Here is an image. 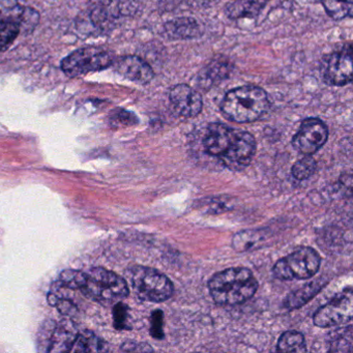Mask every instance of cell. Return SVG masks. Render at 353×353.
<instances>
[{"mask_svg": "<svg viewBox=\"0 0 353 353\" xmlns=\"http://www.w3.org/2000/svg\"><path fill=\"white\" fill-rule=\"evenodd\" d=\"M206 154L232 171L247 168L256 154V140L249 132L233 129L224 123L208 125L203 139Z\"/></svg>", "mask_w": 353, "mask_h": 353, "instance_id": "1", "label": "cell"}, {"mask_svg": "<svg viewBox=\"0 0 353 353\" xmlns=\"http://www.w3.org/2000/svg\"><path fill=\"white\" fill-rule=\"evenodd\" d=\"M258 285L251 270L231 268L216 272L208 281V290L218 305H235L245 303L257 292Z\"/></svg>", "mask_w": 353, "mask_h": 353, "instance_id": "2", "label": "cell"}, {"mask_svg": "<svg viewBox=\"0 0 353 353\" xmlns=\"http://www.w3.org/2000/svg\"><path fill=\"white\" fill-rule=\"evenodd\" d=\"M270 108L268 94L261 88L245 85L227 92L221 103V111L228 121L237 123H254Z\"/></svg>", "mask_w": 353, "mask_h": 353, "instance_id": "3", "label": "cell"}, {"mask_svg": "<svg viewBox=\"0 0 353 353\" xmlns=\"http://www.w3.org/2000/svg\"><path fill=\"white\" fill-rule=\"evenodd\" d=\"M80 291L102 305L119 303L130 293L125 279L103 268H94L88 272L85 285Z\"/></svg>", "mask_w": 353, "mask_h": 353, "instance_id": "4", "label": "cell"}, {"mask_svg": "<svg viewBox=\"0 0 353 353\" xmlns=\"http://www.w3.org/2000/svg\"><path fill=\"white\" fill-rule=\"evenodd\" d=\"M128 276L142 301L162 303L168 301L174 293V286L168 276L154 268L135 265L128 270Z\"/></svg>", "mask_w": 353, "mask_h": 353, "instance_id": "5", "label": "cell"}, {"mask_svg": "<svg viewBox=\"0 0 353 353\" xmlns=\"http://www.w3.org/2000/svg\"><path fill=\"white\" fill-rule=\"evenodd\" d=\"M321 264L319 254L309 247H301L281 258L272 268L274 278L282 281L305 280L317 274Z\"/></svg>", "mask_w": 353, "mask_h": 353, "instance_id": "6", "label": "cell"}, {"mask_svg": "<svg viewBox=\"0 0 353 353\" xmlns=\"http://www.w3.org/2000/svg\"><path fill=\"white\" fill-rule=\"evenodd\" d=\"M137 12L136 0H90V19L101 30H111L121 20L135 16Z\"/></svg>", "mask_w": 353, "mask_h": 353, "instance_id": "7", "label": "cell"}, {"mask_svg": "<svg viewBox=\"0 0 353 353\" xmlns=\"http://www.w3.org/2000/svg\"><path fill=\"white\" fill-rule=\"evenodd\" d=\"M112 55L96 47L78 49L65 57L61 63V70L70 77L85 75L101 71L113 65Z\"/></svg>", "mask_w": 353, "mask_h": 353, "instance_id": "8", "label": "cell"}, {"mask_svg": "<svg viewBox=\"0 0 353 353\" xmlns=\"http://www.w3.org/2000/svg\"><path fill=\"white\" fill-rule=\"evenodd\" d=\"M352 292L349 288L330 299L314 314V324L318 327L326 328L340 325L350 321L352 318Z\"/></svg>", "mask_w": 353, "mask_h": 353, "instance_id": "9", "label": "cell"}, {"mask_svg": "<svg viewBox=\"0 0 353 353\" xmlns=\"http://www.w3.org/2000/svg\"><path fill=\"white\" fill-rule=\"evenodd\" d=\"M328 139V129L319 119L310 117L301 121L297 133L293 136L292 146L299 154L312 156L317 152Z\"/></svg>", "mask_w": 353, "mask_h": 353, "instance_id": "10", "label": "cell"}, {"mask_svg": "<svg viewBox=\"0 0 353 353\" xmlns=\"http://www.w3.org/2000/svg\"><path fill=\"white\" fill-rule=\"evenodd\" d=\"M324 81L330 85L343 86L352 81V46L346 45L342 50L328 57L323 73Z\"/></svg>", "mask_w": 353, "mask_h": 353, "instance_id": "11", "label": "cell"}, {"mask_svg": "<svg viewBox=\"0 0 353 353\" xmlns=\"http://www.w3.org/2000/svg\"><path fill=\"white\" fill-rule=\"evenodd\" d=\"M169 100L174 112L185 119L197 117L203 108L201 94L188 84L173 86L169 92Z\"/></svg>", "mask_w": 353, "mask_h": 353, "instance_id": "12", "label": "cell"}, {"mask_svg": "<svg viewBox=\"0 0 353 353\" xmlns=\"http://www.w3.org/2000/svg\"><path fill=\"white\" fill-rule=\"evenodd\" d=\"M40 16L32 9H26L17 0H0V20L14 22L24 32H32L38 24Z\"/></svg>", "mask_w": 353, "mask_h": 353, "instance_id": "13", "label": "cell"}, {"mask_svg": "<svg viewBox=\"0 0 353 353\" xmlns=\"http://www.w3.org/2000/svg\"><path fill=\"white\" fill-rule=\"evenodd\" d=\"M117 73L131 81L139 84H148L154 77V70L140 57L127 55L115 61Z\"/></svg>", "mask_w": 353, "mask_h": 353, "instance_id": "14", "label": "cell"}, {"mask_svg": "<svg viewBox=\"0 0 353 353\" xmlns=\"http://www.w3.org/2000/svg\"><path fill=\"white\" fill-rule=\"evenodd\" d=\"M165 34L170 40H192L201 36L199 23L193 18H176L164 26Z\"/></svg>", "mask_w": 353, "mask_h": 353, "instance_id": "15", "label": "cell"}, {"mask_svg": "<svg viewBox=\"0 0 353 353\" xmlns=\"http://www.w3.org/2000/svg\"><path fill=\"white\" fill-rule=\"evenodd\" d=\"M268 0H234L226 7V15L230 19L255 18L261 13Z\"/></svg>", "mask_w": 353, "mask_h": 353, "instance_id": "16", "label": "cell"}, {"mask_svg": "<svg viewBox=\"0 0 353 353\" xmlns=\"http://www.w3.org/2000/svg\"><path fill=\"white\" fill-rule=\"evenodd\" d=\"M326 284V281L316 280L291 292L284 301V307L288 310L299 309L311 301Z\"/></svg>", "mask_w": 353, "mask_h": 353, "instance_id": "17", "label": "cell"}, {"mask_svg": "<svg viewBox=\"0 0 353 353\" xmlns=\"http://www.w3.org/2000/svg\"><path fill=\"white\" fill-rule=\"evenodd\" d=\"M232 65H230V61L228 59H212L210 65L204 68L203 71L200 74L199 78L201 80V83H204L202 88L208 85V88L214 85V84L219 83L226 79L230 75Z\"/></svg>", "mask_w": 353, "mask_h": 353, "instance_id": "18", "label": "cell"}, {"mask_svg": "<svg viewBox=\"0 0 353 353\" xmlns=\"http://www.w3.org/2000/svg\"><path fill=\"white\" fill-rule=\"evenodd\" d=\"M107 350L106 343L92 332H83L76 336L70 349L71 352H101Z\"/></svg>", "mask_w": 353, "mask_h": 353, "instance_id": "19", "label": "cell"}, {"mask_svg": "<svg viewBox=\"0 0 353 353\" xmlns=\"http://www.w3.org/2000/svg\"><path fill=\"white\" fill-rule=\"evenodd\" d=\"M276 350L280 352H305L307 347H305V336L295 330L285 332L279 339Z\"/></svg>", "mask_w": 353, "mask_h": 353, "instance_id": "20", "label": "cell"}, {"mask_svg": "<svg viewBox=\"0 0 353 353\" xmlns=\"http://www.w3.org/2000/svg\"><path fill=\"white\" fill-rule=\"evenodd\" d=\"M262 239H263L262 230H243L234 235L232 247L235 251L243 253L253 249Z\"/></svg>", "mask_w": 353, "mask_h": 353, "instance_id": "21", "label": "cell"}, {"mask_svg": "<svg viewBox=\"0 0 353 353\" xmlns=\"http://www.w3.org/2000/svg\"><path fill=\"white\" fill-rule=\"evenodd\" d=\"M322 5L326 14L336 21L352 16L353 0H322Z\"/></svg>", "mask_w": 353, "mask_h": 353, "instance_id": "22", "label": "cell"}, {"mask_svg": "<svg viewBox=\"0 0 353 353\" xmlns=\"http://www.w3.org/2000/svg\"><path fill=\"white\" fill-rule=\"evenodd\" d=\"M330 352H351L352 350V326L334 332L330 334Z\"/></svg>", "mask_w": 353, "mask_h": 353, "instance_id": "23", "label": "cell"}, {"mask_svg": "<svg viewBox=\"0 0 353 353\" xmlns=\"http://www.w3.org/2000/svg\"><path fill=\"white\" fill-rule=\"evenodd\" d=\"M88 280V274L81 270H63L59 276V284L61 287L70 289H79L85 285Z\"/></svg>", "mask_w": 353, "mask_h": 353, "instance_id": "24", "label": "cell"}, {"mask_svg": "<svg viewBox=\"0 0 353 353\" xmlns=\"http://www.w3.org/2000/svg\"><path fill=\"white\" fill-rule=\"evenodd\" d=\"M20 26L17 23L6 20H0V50L9 48L14 41L19 36Z\"/></svg>", "mask_w": 353, "mask_h": 353, "instance_id": "25", "label": "cell"}, {"mask_svg": "<svg viewBox=\"0 0 353 353\" xmlns=\"http://www.w3.org/2000/svg\"><path fill=\"white\" fill-rule=\"evenodd\" d=\"M316 168H317L316 161L311 156H305L293 165V177H295L297 181H305L314 174Z\"/></svg>", "mask_w": 353, "mask_h": 353, "instance_id": "26", "label": "cell"}, {"mask_svg": "<svg viewBox=\"0 0 353 353\" xmlns=\"http://www.w3.org/2000/svg\"><path fill=\"white\" fill-rule=\"evenodd\" d=\"M55 328H57V325L52 320H48L43 324L40 334H39V351L50 352Z\"/></svg>", "mask_w": 353, "mask_h": 353, "instance_id": "27", "label": "cell"}, {"mask_svg": "<svg viewBox=\"0 0 353 353\" xmlns=\"http://www.w3.org/2000/svg\"><path fill=\"white\" fill-rule=\"evenodd\" d=\"M128 318H129V309L127 305H123L121 301L115 303L114 309H113L114 327L117 330H129Z\"/></svg>", "mask_w": 353, "mask_h": 353, "instance_id": "28", "label": "cell"}, {"mask_svg": "<svg viewBox=\"0 0 353 353\" xmlns=\"http://www.w3.org/2000/svg\"><path fill=\"white\" fill-rule=\"evenodd\" d=\"M150 334L152 338L161 339L164 338V330H163V325H164V313L161 310H157L152 314V320H150Z\"/></svg>", "mask_w": 353, "mask_h": 353, "instance_id": "29", "label": "cell"}, {"mask_svg": "<svg viewBox=\"0 0 353 353\" xmlns=\"http://www.w3.org/2000/svg\"><path fill=\"white\" fill-rule=\"evenodd\" d=\"M113 121H114L117 125H134L138 123L137 117L133 114V113L125 110L117 111L114 117H113Z\"/></svg>", "mask_w": 353, "mask_h": 353, "instance_id": "30", "label": "cell"}, {"mask_svg": "<svg viewBox=\"0 0 353 353\" xmlns=\"http://www.w3.org/2000/svg\"><path fill=\"white\" fill-rule=\"evenodd\" d=\"M121 351H125V352H146V351H154V349L145 343H137L133 342V341H129V342L123 343L121 347Z\"/></svg>", "mask_w": 353, "mask_h": 353, "instance_id": "31", "label": "cell"}, {"mask_svg": "<svg viewBox=\"0 0 353 353\" xmlns=\"http://www.w3.org/2000/svg\"><path fill=\"white\" fill-rule=\"evenodd\" d=\"M54 307H57L61 311V313L67 316L75 315L76 312L78 311L77 307L68 299H59Z\"/></svg>", "mask_w": 353, "mask_h": 353, "instance_id": "32", "label": "cell"}]
</instances>
